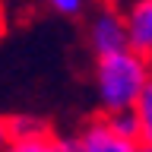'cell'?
<instances>
[{"label": "cell", "mask_w": 152, "mask_h": 152, "mask_svg": "<svg viewBox=\"0 0 152 152\" xmlns=\"http://www.w3.org/2000/svg\"><path fill=\"white\" fill-rule=\"evenodd\" d=\"M124 16H127L130 48L149 54V51H152V0H133Z\"/></svg>", "instance_id": "277c9868"}, {"label": "cell", "mask_w": 152, "mask_h": 152, "mask_svg": "<svg viewBox=\"0 0 152 152\" xmlns=\"http://www.w3.org/2000/svg\"><path fill=\"white\" fill-rule=\"evenodd\" d=\"M146 57H149V70H152V51H149V54H146Z\"/></svg>", "instance_id": "7c38bea8"}, {"label": "cell", "mask_w": 152, "mask_h": 152, "mask_svg": "<svg viewBox=\"0 0 152 152\" xmlns=\"http://www.w3.org/2000/svg\"><path fill=\"white\" fill-rule=\"evenodd\" d=\"M7 142H10V133H7V121L0 117V152L7 149Z\"/></svg>", "instance_id": "30bf717a"}, {"label": "cell", "mask_w": 152, "mask_h": 152, "mask_svg": "<svg viewBox=\"0 0 152 152\" xmlns=\"http://www.w3.org/2000/svg\"><path fill=\"white\" fill-rule=\"evenodd\" d=\"M140 152H152V146H149V142H142V146H140Z\"/></svg>", "instance_id": "8fae6325"}, {"label": "cell", "mask_w": 152, "mask_h": 152, "mask_svg": "<svg viewBox=\"0 0 152 152\" xmlns=\"http://www.w3.org/2000/svg\"><path fill=\"white\" fill-rule=\"evenodd\" d=\"M3 152H76V140L48 130L38 136H28V140H10Z\"/></svg>", "instance_id": "5b68a950"}, {"label": "cell", "mask_w": 152, "mask_h": 152, "mask_svg": "<svg viewBox=\"0 0 152 152\" xmlns=\"http://www.w3.org/2000/svg\"><path fill=\"white\" fill-rule=\"evenodd\" d=\"M136 117H140V142H149L152 146V83L146 86V92L140 95L136 102Z\"/></svg>", "instance_id": "ba28073f"}, {"label": "cell", "mask_w": 152, "mask_h": 152, "mask_svg": "<svg viewBox=\"0 0 152 152\" xmlns=\"http://www.w3.org/2000/svg\"><path fill=\"white\" fill-rule=\"evenodd\" d=\"M73 140H76V152H140V146H142L140 140L117 133L102 111L95 117H89Z\"/></svg>", "instance_id": "3957f363"}, {"label": "cell", "mask_w": 152, "mask_h": 152, "mask_svg": "<svg viewBox=\"0 0 152 152\" xmlns=\"http://www.w3.org/2000/svg\"><path fill=\"white\" fill-rule=\"evenodd\" d=\"M3 121H7L10 140H28V136H38V133L51 130V124L45 117H38V114H10Z\"/></svg>", "instance_id": "8992f818"}, {"label": "cell", "mask_w": 152, "mask_h": 152, "mask_svg": "<svg viewBox=\"0 0 152 152\" xmlns=\"http://www.w3.org/2000/svg\"><path fill=\"white\" fill-rule=\"evenodd\" d=\"M149 83H152L149 57L136 48H124V51H114V54L95 57V64H92L95 102H98L102 114L136 108L140 95L146 92Z\"/></svg>", "instance_id": "6da1fadb"}, {"label": "cell", "mask_w": 152, "mask_h": 152, "mask_svg": "<svg viewBox=\"0 0 152 152\" xmlns=\"http://www.w3.org/2000/svg\"><path fill=\"white\" fill-rule=\"evenodd\" d=\"M104 117H108V124H111L117 133L140 140V117H136L133 108H127V111H111V114H104Z\"/></svg>", "instance_id": "9c48e42d"}, {"label": "cell", "mask_w": 152, "mask_h": 152, "mask_svg": "<svg viewBox=\"0 0 152 152\" xmlns=\"http://www.w3.org/2000/svg\"><path fill=\"white\" fill-rule=\"evenodd\" d=\"M41 3H45L51 13L64 16V19H79V16H86L98 0H41Z\"/></svg>", "instance_id": "52a82bcc"}, {"label": "cell", "mask_w": 152, "mask_h": 152, "mask_svg": "<svg viewBox=\"0 0 152 152\" xmlns=\"http://www.w3.org/2000/svg\"><path fill=\"white\" fill-rule=\"evenodd\" d=\"M86 45H89L92 57H104V54L130 48L124 10L111 7V3H95L86 13Z\"/></svg>", "instance_id": "7a4b0ae2"}]
</instances>
